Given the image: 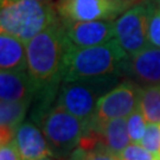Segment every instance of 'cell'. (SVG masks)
<instances>
[{
	"instance_id": "obj_1",
	"label": "cell",
	"mask_w": 160,
	"mask_h": 160,
	"mask_svg": "<svg viewBox=\"0 0 160 160\" xmlns=\"http://www.w3.org/2000/svg\"><path fill=\"white\" fill-rule=\"evenodd\" d=\"M69 48L62 20H57L26 43L28 72L37 84L38 92H59Z\"/></svg>"
},
{
	"instance_id": "obj_2",
	"label": "cell",
	"mask_w": 160,
	"mask_h": 160,
	"mask_svg": "<svg viewBox=\"0 0 160 160\" xmlns=\"http://www.w3.org/2000/svg\"><path fill=\"white\" fill-rule=\"evenodd\" d=\"M127 55L116 38L104 44L76 48L70 44L63 70V82L121 76Z\"/></svg>"
},
{
	"instance_id": "obj_3",
	"label": "cell",
	"mask_w": 160,
	"mask_h": 160,
	"mask_svg": "<svg viewBox=\"0 0 160 160\" xmlns=\"http://www.w3.org/2000/svg\"><path fill=\"white\" fill-rule=\"evenodd\" d=\"M57 20L59 19L56 8L48 2L37 0H1V33L17 37L25 44Z\"/></svg>"
},
{
	"instance_id": "obj_4",
	"label": "cell",
	"mask_w": 160,
	"mask_h": 160,
	"mask_svg": "<svg viewBox=\"0 0 160 160\" xmlns=\"http://www.w3.org/2000/svg\"><path fill=\"white\" fill-rule=\"evenodd\" d=\"M90 121L81 120L58 104L52 106L39 121L38 126L45 135L55 157H70L77 148Z\"/></svg>"
},
{
	"instance_id": "obj_5",
	"label": "cell",
	"mask_w": 160,
	"mask_h": 160,
	"mask_svg": "<svg viewBox=\"0 0 160 160\" xmlns=\"http://www.w3.org/2000/svg\"><path fill=\"white\" fill-rule=\"evenodd\" d=\"M120 76L62 82L56 104L81 120L90 121L98 100L119 83Z\"/></svg>"
},
{
	"instance_id": "obj_6",
	"label": "cell",
	"mask_w": 160,
	"mask_h": 160,
	"mask_svg": "<svg viewBox=\"0 0 160 160\" xmlns=\"http://www.w3.org/2000/svg\"><path fill=\"white\" fill-rule=\"evenodd\" d=\"M154 6L141 2L132 6L115 20V38L128 56H134L149 45L148 29Z\"/></svg>"
},
{
	"instance_id": "obj_7",
	"label": "cell",
	"mask_w": 160,
	"mask_h": 160,
	"mask_svg": "<svg viewBox=\"0 0 160 160\" xmlns=\"http://www.w3.org/2000/svg\"><path fill=\"white\" fill-rule=\"evenodd\" d=\"M133 0H58L55 8L63 22L114 20L131 8Z\"/></svg>"
},
{
	"instance_id": "obj_8",
	"label": "cell",
	"mask_w": 160,
	"mask_h": 160,
	"mask_svg": "<svg viewBox=\"0 0 160 160\" xmlns=\"http://www.w3.org/2000/svg\"><path fill=\"white\" fill-rule=\"evenodd\" d=\"M141 89L133 81H123L106 92L98 100L90 125H100L114 119L128 118L139 110Z\"/></svg>"
},
{
	"instance_id": "obj_9",
	"label": "cell",
	"mask_w": 160,
	"mask_h": 160,
	"mask_svg": "<svg viewBox=\"0 0 160 160\" xmlns=\"http://www.w3.org/2000/svg\"><path fill=\"white\" fill-rule=\"evenodd\" d=\"M63 25L69 43L76 48L101 45L115 38L113 20L63 22Z\"/></svg>"
},
{
	"instance_id": "obj_10",
	"label": "cell",
	"mask_w": 160,
	"mask_h": 160,
	"mask_svg": "<svg viewBox=\"0 0 160 160\" xmlns=\"http://www.w3.org/2000/svg\"><path fill=\"white\" fill-rule=\"evenodd\" d=\"M122 74L140 87L160 84V48L148 45L134 56H128Z\"/></svg>"
},
{
	"instance_id": "obj_11",
	"label": "cell",
	"mask_w": 160,
	"mask_h": 160,
	"mask_svg": "<svg viewBox=\"0 0 160 160\" xmlns=\"http://www.w3.org/2000/svg\"><path fill=\"white\" fill-rule=\"evenodd\" d=\"M14 143L23 160H40L55 157L43 131L37 123L25 121L18 128Z\"/></svg>"
},
{
	"instance_id": "obj_12",
	"label": "cell",
	"mask_w": 160,
	"mask_h": 160,
	"mask_svg": "<svg viewBox=\"0 0 160 160\" xmlns=\"http://www.w3.org/2000/svg\"><path fill=\"white\" fill-rule=\"evenodd\" d=\"M38 92L37 84L28 70L0 72V98L1 101L17 102L32 101Z\"/></svg>"
},
{
	"instance_id": "obj_13",
	"label": "cell",
	"mask_w": 160,
	"mask_h": 160,
	"mask_svg": "<svg viewBox=\"0 0 160 160\" xmlns=\"http://www.w3.org/2000/svg\"><path fill=\"white\" fill-rule=\"evenodd\" d=\"M89 127L97 133L103 148L115 155L132 142L127 129V118L109 120L100 125H90L89 122Z\"/></svg>"
},
{
	"instance_id": "obj_14",
	"label": "cell",
	"mask_w": 160,
	"mask_h": 160,
	"mask_svg": "<svg viewBox=\"0 0 160 160\" xmlns=\"http://www.w3.org/2000/svg\"><path fill=\"white\" fill-rule=\"evenodd\" d=\"M0 69L5 71L28 70L26 44L11 34H0Z\"/></svg>"
},
{
	"instance_id": "obj_15",
	"label": "cell",
	"mask_w": 160,
	"mask_h": 160,
	"mask_svg": "<svg viewBox=\"0 0 160 160\" xmlns=\"http://www.w3.org/2000/svg\"><path fill=\"white\" fill-rule=\"evenodd\" d=\"M32 101H17L7 102L1 101L0 103V127L10 128L17 132L23 123L25 114Z\"/></svg>"
},
{
	"instance_id": "obj_16",
	"label": "cell",
	"mask_w": 160,
	"mask_h": 160,
	"mask_svg": "<svg viewBox=\"0 0 160 160\" xmlns=\"http://www.w3.org/2000/svg\"><path fill=\"white\" fill-rule=\"evenodd\" d=\"M139 110L148 123H160V84L142 87Z\"/></svg>"
},
{
	"instance_id": "obj_17",
	"label": "cell",
	"mask_w": 160,
	"mask_h": 160,
	"mask_svg": "<svg viewBox=\"0 0 160 160\" xmlns=\"http://www.w3.org/2000/svg\"><path fill=\"white\" fill-rule=\"evenodd\" d=\"M147 121L143 118L140 110L134 112L127 118V129H128V134L131 138V141L133 143H140L142 140L145 132H146V127H147Z\"/></svg>"
},
{
	"instance_id": "obj_18",
	"label": "cell",
	"mask_w": 160,
	"mask_h": 160,
	"mask_svg": "<svg viewBox=\"0 0 160 160\" xmlns=\"http://www.w3.org/2000/svg\"><path fill=\"white\" fill-rule=\"evenodd\" d=\"M141 145L148 152L159 158L160 152V123H147Z\"/></svg>"
},
{
	"instance_id": "obj_19",
	"label": "cell",
	"mask_w": 160,
	"mask_h": 160,
	"mask_svg": "<svg viewBox=\"0 0 160 160\" xmlns=\"http://www.w3.org/2000/svg\"><path fill=\"white\" fill-rule=\"evenodd\" d=\"M119 160H159L154 154H152L143 147L141 143H129L126 148L119 154H116Z\"/></svg>"
},
{
	"instance_id": "obj_20",
	"label": "cell",
	"mask_w": 160,
	"mask_h": 160,
	"mask_svg": "<svg viewBox=\"0 0 160 160\" xmlns=\"http://www.w3.org/2000/svg\"><path fill=\"white\" fill-rule=\"evenodd\" d=\"M69 158L70 160H119L116 155L103 147H97L88 152L81 148H76Z\"/></svg>"
},
{
	"instance_id": "obj_21",
	"label": "cell",
	"mask_w": 160,
	"mask_h": 160,
	"mask_svg": "<svg viewBox=\"0 0 160 160\" xmlns=\"http://www.w3.org/2000/svg\"><path fill=\"white\" fill-rule=\"evenodd\" d=\"M149 45L160 48V7H154L149 22L148 29Z\"/></svg>"
},
{
	"instance_id": "obj_22",
	"label": "cell",
	"mask_w": 160,
	"mask_h": 160,
	"mask_svg": "<svg viewBox=\"0 0 160 160\" xmlns=\"http://www.w3.org/2000/svg\"><path fill=\"white\" fill-rule=\"evenodd\" d=\"M0 160H23L14 141L0 148Z\"/></svg>"
},
{
	"instance_id": "obj_23",
	"label": "cell",
	"mask_w": 160,
	"mask_h": 160,
	"mask_svg": "<svg viewBox=\"0 0 160 160\" xmlns=\"http://www.w3.org/2000/svg\"><path fill=\"white\" fill-rule=\"evenodd\" d=\"M40 160H57V159H55L53 157H48V158H43V159H40Z\"/></svg>"
},
{
	"instance_id": "obj_24",
	"label": "cell",
	"mask_w": 160,
	"mask_h": 160,
	"mask_svg": "<svg viewBox=\"0 0 160 160\" xmlns=\"http://www.w3.org/2000/svg\"><path fill=\"white\" fill-rule=\"evenodd\" d=\"M37 1H42V2H48V4H50L52 0H37Z\"/></svg>"
},
{
	"instance_id": "obj_25",
	"label": "cell",
	"mask_w": 160,
	"mask_h": 160,
	"mask_svg": "<svg viewBox=\"0 0 160 160\" xmlns=\"http://www.w3.org/2000/svg\"><path fill=\"white\" fill-rule=\"evenodd\" d=\"M159 160H160V152H159Z\"/></svg>"
},
{
	"instance_id": "obj_26",
	"label": "cell",
	"mask_w": 160,
	"mask_h": 160,
	"mask_svg": "<svg viewBox=\"0 0 160 160\" xmlns=\"http://www.w3.org/2000/svg\"><path fill=\"white\" fill-rule=\"evenodd\" d=\"M159 7H160V0H159Z\"/></svg>"
},
{
	"instance_id": "obj_27",
	"label": "cell",
	"mask_w": 160,
	"mask_h": 160,
	"mask_svg": "<svg viewBox=\"0 0 160 160\" xmlns=\"http://www.w3.org/2000/svg\"><path fill=\"white\" fill-rule=\"evenodd\" d=\"M133 1H134V0H133Z\"/></svg>"
}]
</instances>
